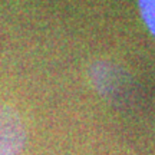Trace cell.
I'll list each match as a JSON object with an SVG mask.
<instances>
[{"mask_svg":"<svg viewBox=\"0 0 155 155\" xmlns=\"http://www.w3.org/2000/svg\"><path fill=\"white\" fill-rule=\"evenodd\" d=\"M26 145V125L20 112L0 105V155H20Z\"/></svg>","mask_w":155,"mask_h":155,"instance_id":"2","label":"cell"},{"mask_svg":"<svg viewBox=\"0 0 155 155\" xmlns=\"http://www.w3.org/2000/svg\"><path fill=\"white\" fill-rule=\"evenodd\" d=\"M138 7L145 26L155 38V0H138Z\"/></svg>","mask_w":155,"mask_h":155,"instance_id":"3","label":"cell"},{"mask_svg":"<svg viewBox=\"0 0 155 155\" xmlns=\"http://www.w3.org/2000/svg\"><path fill=\"white\" fill-rule=\"evenodd\" d=\"M92 83L105 99L114 104L127 101L132 91V79L121 66L105 61H98L89 69Z\"/></svg>","mask_w":155,"mask_h":155,"instance_id":"1","label":"cell"}]
</instances>
